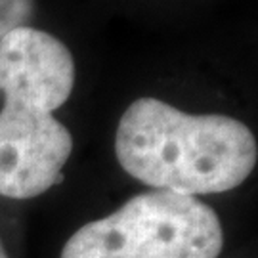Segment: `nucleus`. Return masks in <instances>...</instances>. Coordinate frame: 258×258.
Listing matches in <instances>:
<instances>
[{
	"instance_id": "f257e3e1",
	"label": "nucleus",
	"mask_w": 258,
	"mask_h": 258,
	"mask_svg": "<svg viewBox=\"0 0 258 258\" xmlns=\"http://www.w3.org/2000/svg\"><path fill=\"white\" fill-rule=\"evenodd\" d=\"M75 59L57 37L19 27L0 38V195L33 199L61 184L73 136L54 117L75 86Z\"/></svg>"
},
{
	"instance_id": "f03ea898",
	"label": "nucleus",
	"mask_w": 258,
	"mask_h": 258,
	"mask_svg": "<svg viewBox=\"0 0 258 258\" xmlns=\"http://www.w3.org/2000/svg\"><path fill=\"white\" fill-rule=\"evenodd\" d=\"M115 155L138 182L180 195L224 194L254 170V134L228 115L184 113L157 98H140L122 113Z\"/></svg>"
},
{
	"instance_id": "7ed1b4c3",
	"label": "nucleus",
	"mask_w": 258,
	"mask_h": 258,
	"mask_svg": "<svg viewBox=\"0 0 258 258\" xmlns=\"http://www.w3.org/2000/svg\"><path fill=\"white\" fill-rule=\"evenodd\" d=\"M224 231L212 207L191 195L146 191L84 224L61 258H218Z\"/></svg>"
},
{
	"instance_id": "20e7f679",
	"label": "nucleus",
	"mask_w": 258,
	"mask_h": 258,
	"mask_svg": "<svg viewBox=\"0 0 258 258\" xmlns=\"http://www.w3.org/2000/svg\"><path fill=\"white\" fill-rule=\"evenodd\" d=\"M35 14V0H0V38L10 31L29 25Z\"/></svg>"
},
{
	"instance_id": "39448f33",
	"label": "nucleus",
	"mask_w": 258,
	"mask_h": 258,
	"mask_svg": "<svg viewBox=\"0 0 258 258\" xmlns=\"http://www.w3.org/2000/svg\"><path fill=\"white\" fill-rule=\"evenodd\" d=\"M0 258H8V252H6L4 245H2V239H0Z\"/></svg>"
}]
</instances>
